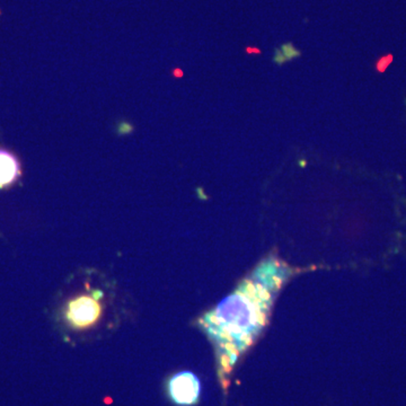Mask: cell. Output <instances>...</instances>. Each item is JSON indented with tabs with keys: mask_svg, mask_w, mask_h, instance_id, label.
<instances>
[{
	"mask_svg": "<svg viewBox=\"0 0 406 406\" xmlns=\"http://www.w3.org/2000/svg\"><path fill=\"white\" fill-rule=\"evenodd\" d=\"M292 271L279 260L263 262L232 295L200 319V326L216 346L223 373L232 370L264 328L277 295Z\"/></svg>",
	"mask_w": 406,
	"mask_h": 406,
	"instance_id": "1",
	"label": "cell"
},
{
	"mask_svg": "<svg viewBox=\"0 0 406 406\" xmlns=\"http://www.w3.org/2000/svg\"><path fill=\"white\" fill-rule=\"evenodd\" d=\"M167 391L173 403L176 405H196L201 394V384L194 373L182 371L169 379Z\"/></svg>",
	"mask_w": 406,
	"mask_h": 406,
	"instance_id": "2",
	"label": "cell"
},
{
	"mask_svg": "<svg viewBox=\"0 0 406 406\" xmlns=\"http://www.w3.org/2000/svg\"><path fill=\"white\" fill-rule=\"evenodd\" d=\"M101 312L102 308L96 298L81 296L67 306L66 319L72 328H85L99 321Z\"/></svg>",
	"mask_w": 406,
	"mask_h": 406,
	"instance_id": "3",
	"label": "cell"
},
{
	"mask_svg": "<svg viewBox=\"0 0 406 406\" xmlns=\"http://www.w3.org/2000/svg\"><path fill=\"white\" fill-rule=\"evenodd\" d=\"M21 176V165L12 153L0 149V189L15 183Z\"/></svg>",
	"mask_w": 406,
	"mask_h": 406,
	"instance_id": "4",
	"label": "cell"
},
{
	"mask_svg": "<svg viewBox=\"0 0 406 406\" xmlns=\"http://www.w3.org/2000/svg\"><path fill=\"white\" fill-rule=\"evenodd\" d=\"M298 56H299V51L297 49H295L291 43H288V44L282 45L281 50L277 51L274 60L277 61L278 63H283L285 61L291 60Z\"/></svg>",
	"mask_w": 406,
	"mask_h": 406,
	"instance_id": "5",
	"label": "cell"
},
{
	"mask_svg": "<svg viewBox=\"0 0 406 406\" xmlns=\"http://www.w3.org/2000/svg\"><path fill=\"white\" fill-rule=\"evenodd\" d=\"M391 61H393V56L391 54H387L385 57H382V59H379L378 62L376 63L377 71H385L387 69V67L391 65Z\"/></svg>",
	"mask_w": 406,
	"mask_h": 406,
	"instance_id": "6",
	"label": "cell"
},
{
	"mask_svg": "<svg viewBox=\"0 0 406 406\" xmlns=\"http://www.w3.org/2000/svg\"><path fill=\"white\" fill-rule=\"evenodd\" d=\"M247 52H255V53H260V50L257 49H247Z\"/></svg>",
	"mask_w": 406,
	"mask_h": 406,
	"instance_id": "7",
	"label": "cell"
}]
</instances>
